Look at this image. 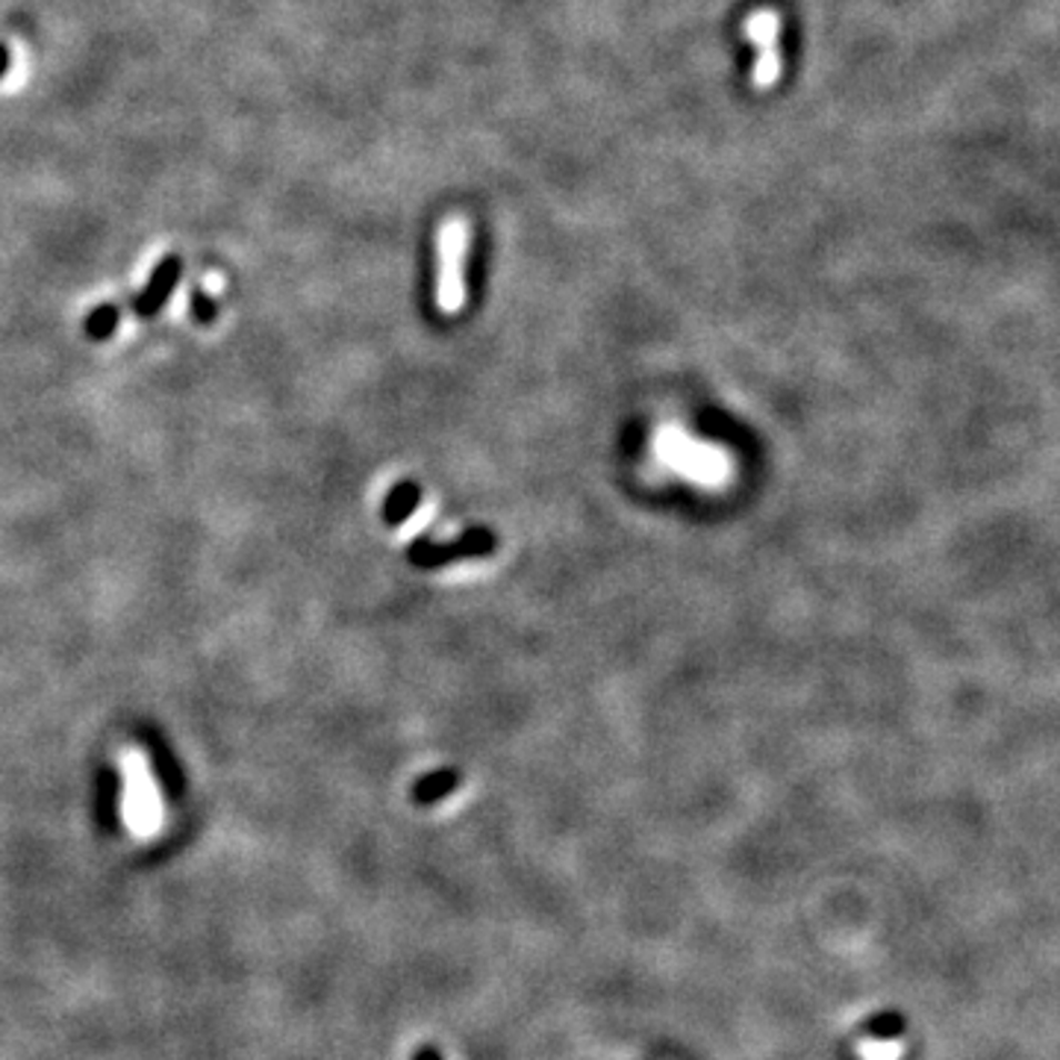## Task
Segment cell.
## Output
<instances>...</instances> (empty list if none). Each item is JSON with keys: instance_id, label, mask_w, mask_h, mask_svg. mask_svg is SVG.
Returning a JSON list of instances; mask_svg holds the SVG:
<instances>
[{"instance_id": "1", "label": "cell", "mask_w": 1060, "mask_h": 1060, "mask_svg": "<svg viewBox=\"0 0 1060 1060\" xmlns=\"http://www.w3.org/2000/svg\"><path fill=\"white\" fill-rule=\"evenodd\" d=\"M472 228L463 215H451L436 233V306L445 315L460 313L466 301V256Z\"/></svg>"}, {"instance_id": "2", "label": "cell", "mask_w": 1060, "mask_h": 1060, "mask_svg": "<svg viewBox=\"0 0 1060 1060\" xmlns=\"http://www.w3.org/2000/svg\"><path fill=\"white\" fill-rule=\"evenodd\" d=\"M780 30L784 18L775 9H755L743 21V36L751 44L755 62H751V85L766 92L784 74V51H780Z\"/></svg>"}, {"instance_id": "3", "label": "cell", "mask_w": 1060, "mask_h": 1060, "mask_svg": "<svg viewBox=\"0 0 1060 1060\" xmlns=\"http://www.w3.org/2000/svg\"><path fill=\"white\" fill-rule=\"evenodd\" d=\"M124 819L137 837H153L162 825V805L153 775L139 751L124 755Z\"/></svg>"}, {"instance_id": "4", "label": "cell", "mask_w": 1060, "mask_h": 1060, "mask_svg": "<svg viewBox=\"0 0 1060 1060\" xmlns=\"http://www.w3.org/2000/svg\"><path fill=\"white\" fill-rule=\"evenodd\" d=\"M489 552V539L484 534H468L463 539L451 545H436V543H416L410 548V561L416 563V566H445L448 561H457V557H475V554H486Z\"/></svg>"}, {"instance_id": "5", "label": "cell", "mask_w": 1060, "mask_h": 1060, "mask_svg": "<svg viewBox=\"0 0 1060 1060\" xmlns=\"http://www.w3.org/2000/svg\"><path fill=\"white\" fill-rule=\"evenodd\" d=\"M178 281H180V260L178 256H165V260L153 269L148 286L139 292L137 304H133L137 315L151 319V315L160 313L162 306H165V301L171 297V292H174V286H178Z\"/></svg>"}, {"instance_id": "6", "label": "cell", "mask_w": 1060, "mask_h": 1060, "mask_svg": "<svg viewBox=\"0 0 1060 1060\" xmlns=\"http://www.w3.org/2000/svg\"><path fill=\"white\" fill-rule=\"evenodd\" d=\"M418 493L416 484H398L386 495V504H383V518L390 522V525H404L410 518V513L418 507Z\"/></svg>"}, {"instance_id": "7", "label": "cell", "mask_w": 1060, "mask_h": 1060, "mask_svg": "<svg viewBox=\"0 0 1060 1060\" xmlns=\"http://www.w3.org/2000/svg\"><path fill=\"white\" fill-rule=\"evenodd\" d=\"M115 327H119V306H112V304L94 306L92 313H89V319H85V333H89V340L94 342L110 340L112 333H115Z\"/></svg>"}, {"instance_id": "8", "label": "cell", "mask_w": 1060, "mask_h": 1060, "mask_svg": "<svg viewBox=\"0 0 1060 1060\" xmlns=\"http://www.w3.org/2000/svg\"><path fill=\"white\" fill-rule=\"evenodd\" d=\"M454 787H457V775L454 773L427 775V778L418 780L416 798L418 801H424V805H433V801H440L442 796H448Z\"/></svg>"}, {"instance_id": "9", "label": "cell", "mask_w": 1060, "mask_h": 1060, "mask_svg": "<svg viewBox=\"0 0 1060 1060\" xmlns=\"http://www.w3.org/2000/svg\"><path fill=\"white\" fill-rule=\"evenodd\" d=\"M901 1028H905V1022H901V1017H896V1013H881V1017H875L872 1022H869V1031H872L875 1037H881V1040H890V1037L901 1034Z\"/></svg>"}, {"instance_id": "10", "label": "cell", "mask_w": 1060, "mask_h": 1060, "mask_svg": "<svg viewBox=\"0 0 1060 1060\" xmlns=\"http://www.w3.org/2000/svg\"><path fill=\"white\" fill-rule=\"evenodd\" d=\"M215 313H219L215 301L206 295L204 289H195V292H192V315H195L201 324H210L212 319H215Z\"/></svg>"}, {"instance_id": "11", "label": "cell", "mask_w": 1060, "mask_h": 1060, "mask_svg": "<svg viewBox=\"0 0 1060 1060\" xmlns=\"http://www.w3.org/2000/svg\"><path fill=\"white\" fill-rule=\"evenodd\" d=\"M7 62H9V53H7V48L0 44V74L7 71Z\"/></svg>"}, {"instance_id": "12", "label": "cell", "mask_w": 1060, "mask_h": 1060, "mask_svg": "<svg viewBox=\"0 0 1060 1060\" xmlns=\"http://www.w3.org/2000/svg\"><path fill=\"white\" fill-rule=\"evenodd\" d=\"M418 1060H440V1054H436V1052H422V1054H418Z\"/></svg>"}]
</instances>
